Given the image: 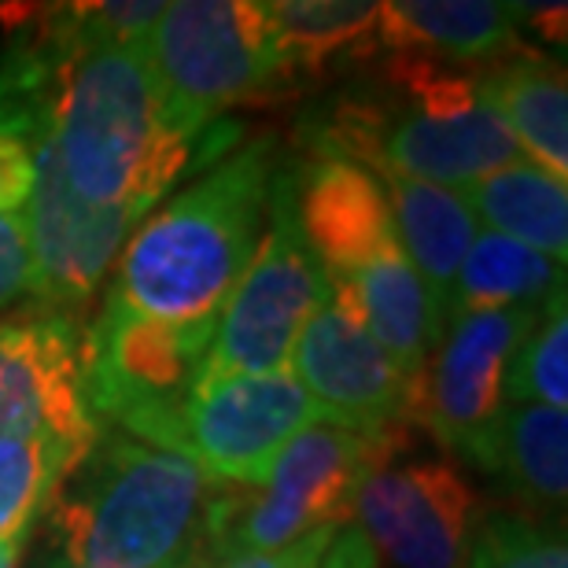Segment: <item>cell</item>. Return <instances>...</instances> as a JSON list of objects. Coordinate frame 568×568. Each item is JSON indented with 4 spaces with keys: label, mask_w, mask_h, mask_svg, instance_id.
<instances>
[{
    "label": "cell",
    "mask_w": 568,
    "mask_h": 568,
    "mask_svg": "<svg viewBox=\"0 0 568 568\" xmlns=\"http://www.w3.org/2000/svg\"><path fill=\"white\" fill-rule=\"evenodd\" d=\"M377 174L384 196H388L399 247L425 284L443 336L458 314V270L480 222L473 219V211L465 207V200L454 189L392 174V170H377Z\"/></svg>",
    "instance_id": "obj_16"
},
{
    "label": "cell",
    "mask_w": 568,
    "mask_h": 568,
    "mask_svg": "<svg viewBox=\"0 0 568 568\" xmlns=\"http://www.w3.org/2000/svg\"><path fill=\"white\" fill-rule=\"evenodd\" d=\"M484 509L447 458L384 462L362 484L351 525L395 568H465Z\"/></svg>",
    "instance_id": "obj_10"
},
{
    "label": "cell",
    "mask_w": 568,
    "mask_h": 568,
    "mask_svg": "<svg viewBox=\"0 0 568 568\" xmlns=\"http://www.w3.org/2000/svg\"><path fill=\"white\" fill-rule=\"evenodd\" d=\"M222 484L189 458L100 428L49 506L60 558L85 568H214Z\"/></svg>",
    "instance_id": "obj_3"
},
{
    "label": "cell",
    "mask_w": 568,
    "mask_h": 568,
    "mask_svg": "<svg viewBox=\"0 0 568 568\" xmlns=\"http://www.w3.org/2000/svg\"><path fill=\"white\" fill-rule=\"evenodd\" d=\"M78 462L82 454L49 432L0 436V547H22Z\"/></svg>",
    "instance_id": "obj_22"
},
{
    "label": "cell",
    "mask_w": 568,
    "mask_h": 568,
    "mask_svg": "<svg viewBox=\"0 0 568 568\" xmlns=\"http://www.w3.org/2000/svg\"><path fill=\"white\" fill-rule=\"evenodd\" d=\"M476 97L517 141L520 155L568 181V82L565 67L542 52H520L476 78Z\"/></svg>",
    "instance_id": "obj_18"
},
{
    "label": "cell",
    "mask_w": 568,
    "mask_h": 568,
    "mask_svg": "<svg viewBox=\"0 0 568 568\" xmlns=\"http://www.w3.org/2000/svg\"><path fill=\"white\" fill-rule=\"evenodd\" d=\"M462 458L498 476L531 514H547V525H554L550 517L561 525L568 498V410L506 403L469 439Z\"/></svg>",
    "instance_id": "obj_15"
},
{
    "label": "cell",
    "mask_w": 568,
    "mask_h": 568,
    "mask_svg": "<svg viewBox=\"0 0 568 568\" xmlns=\"http://www.w3.org/2000/svg\"><path fill=\"white\" fill-rule=\"evenodd\" d=\"M473 219L491 233L531 247L565 266L568 258V181L550 178L528 159H517L487 178L458 189Z\"/></svg>",
    "instance_id": "obj_19"
},
{
    "label": "cell",
    "mask_w": 568,
    "mask_h": 568,
    "mask_svg": "<svg viewBox=\"0 0 568 568\" xmlns=\"http://www.w3.org/2000/svg\"><path fill=\"white\" fill-rule=\"evenodd\" d=\"M514 16L517 30L536 27L542 33V41H565V4H506Z\"/></svg>",
    "instance_id": "obj_28"
},
{
    "label": "cell",
    "mask_w": 568,
    "mask_h": 568,
    "mask_svg": "<svg viewBox=\"0 0 568 568\" xmlns=\"http://www.w3.org/2000/svg\"><path fill=\"white\" fill-rule=\"evenodd\" d=\"M292 174L295 214L328 284H344L399 244L388 196L366 166L333 155H311Z\"/></svg>",
    "instance_id": "obj_14"
},
{
    "label": "cell",
    "mask_w": 568,
    "mask_h": 568,
    "mask_svg": "<svg viewBox=\"0 0 568 568\" xmlns=\"http://www.w3.org/2000/svg\"><path fill=\"white\" fill-rule=\"evenodd\" d=\"M141 49L189 138H207L222 111L274 97L295 78L277 52L266 0H174Z\"/></svg>",
    "instance_id": "obj_5"
},
{
    "label": "cell",
    "mask_w": 568,
    "mask_h": 568,
    "mask_svg": "<svg viewBox=\"0 0 568 568\" xmlns=\"http://www.w3.org/2000/svg\"><path fill=\"white\" fill-rule=\"evenodd\" d=\"M542 311V306H539ZM539 311H458L436 344L425 373L422 428L462 454L469 439L506 406V373Z\"/></svg>",
    "instance_id": "obj_13"
},
{
    "label": "cell",
    "mask_w": 568,
    "mask_h": 568,
    "mask_svg": "<svg viewBox=\"0 0 568 568\" xmlns=\"http://www.w3.org/2000/svg\"><path fill=\"white\" fill-rule=\"evenodd\" d=\"M266 19L292 74L381 49V0H266Z\"/></svg>",
    "instance_id": "obj_20"
},
{
    "label": "cell",
    "mask_w": 568,
    "mask_h": 568,
    "mask_svg": "<svg viewBox=\"0 0 568 568\" xmlns=\"http://www.w3.org/2000/svg\"><path fill=\"white\" fill-rule=\"evenodd\" d=\"M33 300V258L27 241V222L0 214V311Z\"/></svg>",
    "instance_id": "obj_25"
},
{
    "label": "cell",
    "mask_w": 568,
    "mask_h": 568,
    "mask_svg": "<svg viewBox=\"0 0 568 568\" xmlns=\"http://www.w3.org/2000/svg\"><path fill=\"white\" fill-rule=\"evenodd\" d=\"M336 528H322V531H311L306 539L292 542V547L274 550V554H255V558H236V561H225L219 568H322V558L333 542Z\"/></svg>",
    "instance_id": "obj_26"
},
{
    "label": "cell",
    "mask_w": 568,
    "mask_h": 568,
    "mask_svg": "<svg viewBox=\"0 0 568 568\" xmlns=\"http://www.w3.org/2000/svg\"><path fill=\"white\" fill-rule=\"evenodd\" d=\"M314 422L325 417L292 369L203 373L181 410L178 454L222 487H258L277 454Z\"/></svg>",
    "instance_id": "obj_8"
},
{
    "label": "cell",
    "mask_w": 568,
    "mask_h": 568,
    "mask_svg": "<svg viewBox=\"0 0 568 568\" xmlns=\"http://www.w3.org/2000/svg\"><path fill=\"white\" fill-rule=\"evenodd\" d=\"M30 144L33 192L22 222L33 258V303L38 311L67 314L100 288L138 225L122 214L89 207L71 189L52 138V100H44L33 119Z\"/></svg>",
    "instance_id": "obj_9"
},
{
    "label": "cell",
    "mask_w": 568,
    "mask_h": 568,
    "mask_svg": "<svg viewBox=\"0 0 568 568\" xmlns=\"http://www.w3.org/2000/svg\"><path fill=\"white\" fill-rule=\"evenodd\" d=\"M406 432L369 436L333 422H314L277 454L258 487H222L211 517L207 561L274 554L311 531L351 520L362 484L403 450Z\"/></svg>",
    "instance_id": "obj_4"
},
{
    "label": "cell",
    "mask_w": 568,
    "mask_h": 568,
    "mask_svg": "<svg viewBox=\"0 0 568 568\" xmlns=\"http://www.w3.org/2000/svg\"><path fill=\"white\" fill-rule=\"evenodd\" d=\"M558 292H565L561 263L484 225L476 230L458 270V311H539Z\"/></svg>",
    "instance_id": "obj_21"
},
{
    "label": "cell",
    "mask_w": 568,
    "mask_h": 568,
    "mask_svg": "<svg viewBox=\"0 0 568 568\" xmlns=\"http://www.w3.org/2000/svg\"><path fill=\"white\" fill-rule=\"evenodd\" d=\"M214 325L155 322L108 295L85 333V399L97 425L111 422V432L178 454V422L207 366Z\"/></svg>",
    "instance_id": "obj_6"
},
{
    "label": "cell",
    "mask_w": 568,
    "mask_h": 568,
    "mask_svg": "<svg viewBox=\"0 0 568 568\" xmlns=\"http://www.w3.org/2000/svg\"><path fill=\"white\" fill-rule=\"evenodd\" d=\"M288 369L325 422L369 436L417 428L406 381L336 292L303 325Z\"/></svg>",
    "instance_id": "obj_11"
},
{
    "label": "cell",
    "mask_w": 568,
    "mask_h": 568,
    "mask_svg": "<svg viewBox=\"0 0 568 568\" xmlns=\"http://www.w3.org/2000/svg\"><path fill=\"white\" fill-rule=\"evenodd\" d=\"M19 550L22 547H0V568H19Z\"/></svg>",
    "instance_id": "obj_29"
},
{
    "label": "cell",
    "mask_w": 568,
    "mask_h": 568,
    "mask_svg": "<svg viewBox=\"0 0 568 568\" xmlns=\"http://www.w3.org/2000/svg\"><path fill=\"white\" fill-rule=\"evenodd\" d=\"M322 568H381V558H377V550L369 547V539L347 520V525L336 528L333 542H328Z\"/></svg>",
    "instance_id": "obj_27"
},
{
    "label": "cell",
    "mask_w": 568,
    "mask_h": 568,
    "mask_svg": "<svg viewBox=\"0 0 568 568\" xmlns=\"http://www.w3.org/2000/svg\"><path fill=\"white\" fill-rule=\"evenodd\" d=\"M52 138L89 207L133 225L192 166L196 141L170 115L141 44L89 38L52 52Z\"/></svg>",
    "instance_id": "obj_1"
},
{
    "label": "cell",
    "mask_w": 568,
    "mask_h": 568,
    "mask_svg": "<svg viewBox=\"0 0 568 568\" xmlns=\"http://www.w3.org/2000/svg\"><path fill=\"white\" fill-rule=\"evenodd\" d=\"M465 568H568L561 528L525 514H484Z\"/></svg>",
    "instance_id": "obj_24"
},
{
    "label": "cell",
    "mask_w": 568,
    "mask_h": 568,
    "mask_svg": "<svg viewBox=\"0 0 568 568\" xmlns=\"http://www.w3.org/2000/svg\"><path fill=\"white\" fill-rule=\"evenodd\" d=\"M277 138H255L130 233L111 300L170 325H214L266 230Z\"/></svg>",
    "instance_id": "obj_2"
},
{
    "label": "cell",
    "mask_w": 568,
    "mask_h": 568,
    "mask_svg": "<svg viewBox=\"0 0 568 568\" xmlns=\"http://www.w3.org/2000/svg\"><path fill=\"white\" fill-rule=\"evenodd\" d=\"M41 568H85V565H71L67 558H60V554H55V558H52V561H44Z\"/></svg>",
    "instance_id": "obj_30"
},
{
    "label": "cell",
    "mask_w": 568,
    "mask_h": 568,
    "mask_svg": "<svg viewBox=\"0 0 568 568\" xmlns=\"http://www.w3.org/2000/svg\"><path fill=\"white\" fill-rule=\"evenodd\" d=\"M49 432L82 454L100 436L85 399V336L71 314L30 311L0 322V436Z\"/></svg>",
    "instance_id": "obj_12"
},
{
    "label": "cell",
    "mask_w": 568,
    "mask_h": 568,
    "mask_svg": "<svg viewBox=\"0 0 568 568\" xmlns=\"http://www.w3.org/2000/svg\"><path fill=\"white\" fill-rule=\"evenodd\" d=\"M506 403L568 410V311L565 292L542 306L506 373Z\"/></svg>",
    "instance_id": "obj_23"
},
{
    "label": "cell",
    "mask_w": 568,
    "mask_h": 568,
    "mask_svg": "<svg viewBox=\"0 0 568 568\" xmlns=\"http://www.w3.org/2000/svg\"><path fill=\"white\" fill-rule=\"evenodd\" d=\"M328 292V277L295 214V174L281 166L270 185L263 241L222 306L203 373H284L303 325Z\"/></svg>",
    "instance_id": "obj_7"
},
{
    "label": "cell",
    "mask_w": 568,
    "mask_h": 568,
    "mask_svg": "<svg viewBox=\"0 0 568 568\" xmlns=\"http://www.w3.org/2000/svg\"><path fill=\"white\" fill-rule=\"evenodd\" d=\"M377 44L428 63H503L528 52L509 8L495 0H381Z\"/></svg>",
    "instance_id": "obj_17"
}]
</instances>
